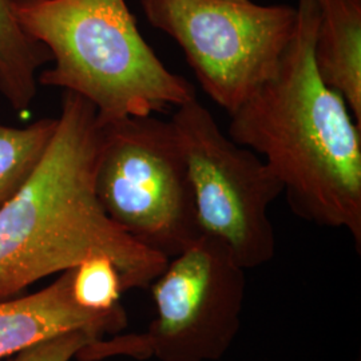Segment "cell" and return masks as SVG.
Returning <instances> with one entry per match:
<instances>
[{
	"label": "cell",
	"instance_id": "cell-1",
	"mask_svg": "<svg viewBox=\"0 0 361 361\" xmlns=\"http://www.w3.org/2000/svg\"><path fill=\"white\" fill-rule=\"evenodd\" d=\"M277 73L231 114L229 137L259 155L300 219L345 229L361 250V126L317 74L314 0H298Z\"/></svg>",
	"mask_w": 361,
	"mask_h": 361
},
{
	"label": "cell",
	"instance_id": "cell-2",
	"mask_svg": "<svg viewBox=\"0 0 361 361\" xmlns=\"http://www.w3.org/2000/svg\"><path fill=\"white\" fill-rule=\"evenodd\" d=\"M99 140L97 109L63 91L47 153L0 209V301L94 256L114 261L125 290L149 289L168 267V257L137 243L101 207L94 186Z\"/></svg>",
	"mask_w": 361,
	"mask_h": 361
},
{
	"label": "cell",
	"instance_id": "cell-3",
	"mask_svg": "<svg viewBox=\"0 0 361 361\" xmlns=\"http://www.w3.org/2000/svg\"><path fill=\"white\" fill-rule=\"evenodd\" d=\"M13 13L51 55L39 85L80 95L101 121L154 116L197 98L143 39L126 0H13Z\"/></svg>",
	"mask_w": 361,
	"mask_h": 361
},
{
	"label": "cell",
	"instance_id": "cell-4",
	"mask_svg": "<svg viewBox=\"0 0 361 361\" xmlns=\"http://www.w3.org/2000/svg\"><path fill=\"white\" fill-rule=\"evenodd\" d=\"M157 316L142 332L98 338L78 361H217L240 332L245 269L217 238L201 234L150 285Z\"/></svg>",
	"mask_w": 361,
	"mask_h": 361
},
{
	"label": "cell",
	"instance_id": "cell-5",
	"mask_svg": "<svg viewBox=\"0 0 361 361\" xmlns=\"http://www.w3.org/2000/svg\"><path fill=\"white\" fill-rule=\"evenodd\" d=\"M99 122L94 186L104 213L141 245L178 256L202 233L173 123L154 116Z\"/></svg>",
	"mask_w": 361,
	"mask_h": 361
},
{
	"label": "cell",
	"instance_id": "cell-6",
	"mask_svg": "<svg viewBox=\"0 0 361 361\" xmlns=\"http://www.w3.org/2000/svg\"><path fill=\"white\" fill-rule=\"evenodd\" d=\"M152 26L174 39L201 87L231 116L279 70L296 7L250 0H140Z\"/></svg>",
	"mask_w": 361,
	"mask_h": 361
},
{
	"label": "cell",
	"instance_id": "cell-7",
	"mask_svg": "<svg viewBox=\"0 0 361 361\" xmlns=\"http://www.w3.org/2000/svg\"><path fill=\"white\" fill-rule=\"evenodd\" d=\"M193 189L202 234L228 246L237 264L255 269L269 262L276 237L268 210L284 192L253 150L226 135L197 98L171 116Z\"/></svg>",
	"mask_w": 361,
	"mask_h": 361
},
{
	"label": "cell",
	"instance_id": "cell-8",
	"mask_svg": "<svg viewBox=\"0 0 361 361\" xmlns=\"http://www.w3.org/2000/svg\"><path fill=\"white\" fill-rule=\"evenodd\" d=\"M126 325L122 305L109 312L80 307L73 293V269H68L32 295L0 301V359L51 336L82 329L102 338Z\"/></svg>",
	"mask_w": 361,
	"mask_h": 361
},
{
	"label": "cell",
	"instance_id": "cell-9",
	"mask_svg": "<svg viewBox=\"0 0 361 361\" xmlns=\"http://www.w3.org/2000/svg\"><path fill=\"white\" fill-rule=\"evenodd\" d=\"M319 25L313 62L361 126V0H314Z\"/></svg>",
	"mask_w": 361,
	"mask_h": 361
},
{
	"label": "cell",
	"instance_id": "cell-10",
	"mask_svg": "<svg viewBox=\"0 0 361 361\" xmlns=\"http://www.w3.org/2000/svg\"><path fill=\"white\" fill-rule=\"evenodd\" d=\"M49 62L50 52L19 25L13 0H0V95L18 116L34 104L38 71Z\"/></svg>",
	"mask_w": 361,
	"mask_h": 361
},
{
	"label": "cell",
	"instance_id": "cell-11",
	"mask_svg": "<svg viewBox=\"0 0 361 361\" xmlns=\"http://www.w3.org/2000/svg\"><path fill=\"white\" fill-rule=\"evenodd\" d=\"M58 126V118H42L25 128L0 123V209L38 169Z\"/></svg>",
	"mask_w": 361,
	"mask_h": 361
},
{
	"label": "cell",
	"instance_id": "cell-12",
	"mask_svg": "<svg viewBox=\"0 0 361 361\" xmlns=\"http://www.w3.org/2000/svg\"><path fill=\"white\" fill-rule=\"evenodd\" d=\"M125 292L114 261L94 256L73 268V293L78 304L86 310L109 312L121 307Z\"/></svg>",
	"mask_w": 361,
	"mask_h": 361
},
{
	"label": "cell",
	"instance_id": "cell-13",
	"mask_svg": "<svg viewBox=\"0 0 361 361\" xmlns=\"http://www.w3.org/2000/svg\"><path fill=\"white\" fill-rule=\"evenodd\" d=\"M99 337L87 331H71L30 344L4 361H71L78 352Z\"/></svg>",
	"mask_w": 361,
	"mask_h": 361
}]
</instances>
